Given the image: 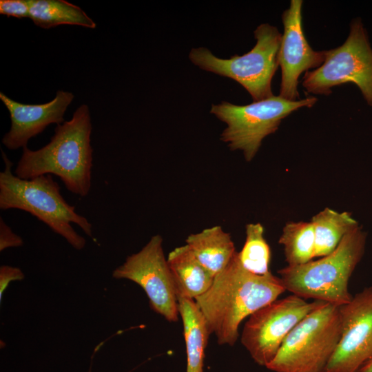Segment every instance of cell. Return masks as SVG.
<instances>
[{
	"instance_id": "cell-12",
	"label": "cell",
	"mask_w": 372,
	"mask_h": 372,
	"mask_svg": "<svg viewBox=\"0 0 372 372\" xmlns=\"http://www.w3.org/2000/svg\"><path fill=\"white\" fill-rule=\"evenodd\" d=\"M302 0H291L282 14V34L278 60L282 78L280 96L289 101L299 100L298 79L301 74L320 67L325 51H315L305 38L302 27Z\"/></svg>"
},
{
	"instance_id": "cell-16",
	"label": "cell",
	"mask_w": 372,
	"mask_h": 372,
	"mask_svg": "<svg viewBox=\"0 0 372 372\" xmlns=\"http://www.w3.org/2000/svg\"><path fill=\"white\" fill-rule=\"evenodd\" d=\"M176 296L186 346V372H203L205 350L211 333L195 300L180 293Z\"/></svg>"
},
{
	"instance_id": "cell-2",
	"label": "cell",
	"mask_w": 372,
	"mask_h": 372,
	"mask_svg": "<svg viewBox=\"0 0 372 372\" xmlns=\"http://www.w3.org/2000/svg\"><path fill=\"white\" fill-rule=\"evenodd\" d=\"M92 130L89 107L83 104L70 121L56 125L47 145L37 150L23 148L14 174L25 180L53 174L70 192L87 196L92 184Z\"/></svg>"
},
{
	"instance_id": "cell-25",
	"label": "cell",
	"mask_w": 372,
	"mask_h": 372,
	"mask_svg": "<svg viewBox=\"0 0 372 372\" xmlns=\"http://www.w3.org/2000/svg\"><path fill=\"white\" fill-rule=\"evenodd\" d=\"M88 372H92V369H90V370L88 371Z\"/></svg>"
},
{
	"instance_id": "cell-21",
	"label": "cell",
	"mask_w": 372,
	"mask_h": 372,
	"mask_svg": "<svg viewBox=\"0 0 372 372\" xmlns=\"http://www.w3.org/2000/svg\"><path fill=\"white\" fill-rule=\"evenodd\" d=\"M0 14L16 18H30L29 0H1Z\"/></svg>"
},
{
	"instance_id": "cell-13",
	"label": "cell",
	"mask_w": 372,
	"mask_h": 372,
	"mask_svg": "<svg viewBox=\"0 0 372 372\" xmlns=\"http://www.w3.org/2000/svg\"><path fill=\"white\" fill-rule=\"evenodd\" d=\"M72 92L59 90L50 102L43 104H24L0 92V99L8 109L11 127L3 136L2 143L9 149L27 146L28 141L41 133L48 125L64 122V114L74 99Z\"/></svg>"
},
{
	"instance_id": "cell-10",
	"label": "cell",
	"mask_w": 372,
	"mask_h": 372,
	"mask_svg": "<svg viewBox=\"0 0 372 372\" xmlns=\"http://www.w3.org/2000/svg\"><path fill=\"white\" fill-rule=\"evenodd\" d=\"M115 279H126L143 288L151 308L169 322L178 319L175 282L163 248V238L153 236L138 252L129 256L112 271Z\"/></svg>"
},
{
	"instance_id": "cell-9",
	"label": "cell",
	"mask_w": 372,
	"mask_h": 372,
	"mask_svg": "<svg viewBox=\"0 0 372 372\" xmlns=\"http://www.w3.org/2000/svg\"><path fill=\"white\" fill-rule=\"evenodd\" d=\"M324 303L320 300L309 302L294 294L277 299L249 317L242 329L241 343L256 363L266 367L293 328Z\"/></svg>"
},
{
	"instance_id": "cell-22",
	"label": "cell",
	"mask_w": 372,
	"mask_h": 372,
	"mask_svg": "<svg viewBox=\"0 0 372 372\" xmlns=\"http://www.w3.org/2000/svg\"><path fill=\"white\" fill-rule=\"evenodd\" d=\"M24 278L25 274L20 268L6 265H1L0 267V302L10 283L12 281H21Z\"/></svg>"
},
{
	"instance_id": "cell-19",
	"label": "cell",
	"mask_w": 372,
	"mask_h": 372,
	"mask_svg": "<svg viewBox=\"0 0 372 372\" xmlns=\"http://www.w3.org/2000/svg\"><path fill=\"white\" fill-rule=\"evenodd\" d=\"M287 266L307 263L315 258V233L311 222L287 223L279 239Z\"/></svg>"
},
{
	"instance_id": "cell-1",
	"label": "cell",
	"mask_w": 372,
	"mask_h": 372,
	"mask_svg": "<svg viewBox=\"0 0 372 372\" xmlns=\"http://www.w3.org/2000/svg\"><path fill=\"white\" fill-rule=\"evenodd\" d=\"M285 291L280 278L271 272L257 275L245 269L237 251L208 290L194 300L218 343L233 346L241 322Z\"/></svg>"
},
{
	"instance_id": "cell-24",
	"label": "cell",
	"mask_w": 372,
	"mask_h": 372,
	"mask_svg": "<svg viewBox=\"0 0 372 372\" xmlns=\"http://www.w3.org/2000/svg\"><path fill=\"white\" fill-rule=\"evenodd\" d=\"M358 372H372V360L366 363Z\"/></svg>"
},
{
	"instance_id": "cell-11",
	"label": "cell",
	"mask_w": 372,
	"mask_h": 372,
	"mask_svg": "<svg viewBox=\"0 0 372 372\" xmlns=\"http://www.w3.org/2000/svg\"><path fill=\"white\" fill-rule=\"evenodd\" d=\"M342 331L324 372H358L372 360V287L340 306Z\"/></svg>"
},
{
	"instance_id": "cell-23",
	"label": "cell",
	"mask_w": 372,
	"mask_h": 372,
	"mask_svg": "<svg viewBox=\"0 0 372 372\" xmlns=\"http://www.w3.org/2000/svg\"><path fill=\"white\" fill-rule=\"evenodd\" d=\"M23 245L22 238L13 232L12 229L0 218V251L10 247H19Z\"/></svg>"
},
{
	"instance_id": "cell-3",
	"label": "cell",
	"mask_w": 372,
	"mask_h": 372,
	"mask_svg": "<svg viewBox=\"0 0 372 372\" xmlns=\"http://www.w3.org/2000/svg\"><path fill=\"white\" fill-rule=\"evenodd\" d=\"M2 155L5 167L0 172V209L28 212L65 238L73 248L83 249L86 240L74 229L72 223L94 238L92 224L63 198L52 175L21 179L12 173L13 164L3 152Z\"/></svg>"
},
{
	"instance_id": "cell-17",
	"label": "cell",
	"mask_w": 372,
	"mask_h": 372,
	"mask_svg": "<svg viewBox=\"0 0 372 372\" xmlns=\"http://www.w3.org/2000/svg\"><path fill=\"white\" fill-rule=\"evenodd\" d=\"M311 222L315 233V258L332 253L344 236L359 226L350 213L328 207L316 214Z\"/></svg>"
},
{
	"instance_id": "cell-5",
	"label": "cell",
	"mask_w": 372,
	"mask_h": 372,
	"mask_svg": "<svg viewBox=\"0 0 372 372\" xmlns=\"http://www.w3.org/2000/svg\"><path fill=\"white\" fill-rule=\"evenodd\" d=\"M256 43L242 56L220 59L207 48H193L189 60L200 69L230 78L240 83L251 95L254 102L273 96L271 81L279 65L282 34L278 28L262 23L254 32Z\"/></svg>"
},
{
	"instance_id": "cell-8",
	"label": "cell",
	"mask_w": 372,
	"mask_h": 372,
	"mask_svg": "<svg viewBox=\"0 0 372 372\" xmlns=\"http://www.w3.org/2000/svg\"><path fill=\"white\" fill-rule=\"evenodd\" d=\"M353 83L372 106V49L360 19L352 21L344 43L325 50L323 64L305 72L302 85L307 92L329 95L332 87Z\"/></svg>"
},
{
	"instance_id": "cell-7",
	"label": "cell",
	"mask_w": 372,
	"mask_h": 372,
	"mask_svg": "<svg viewBox=\"0 0 372 372\" xmlns=\"http://www.w3.org/2000/svg\"><path fill=\"white\" fill-rule=\"evenodd\" d=\"M317 101V98L310 96L289 101L273 95L246 105L222 101L213 104L210 113L227 124L220 139L227 143L231 150H241L245 160L250 161L262 140L278 130L282 119L300 108L311 107Z\"/></svg>"
},
{
	"instance_id": "cell-6",
	"label": "cell",
	"mask_w": 372,
	"mask_h": 372,
	"mask_svg": "<svg viewBox=\"0 0 372 372\" xmlns=\"http://www.w3.org/2000/svg\"><path fill=\"white\" fill-rule=\"evenodd\" d=\"M341 331L340 306L326 302L293 328L266 367L273 372H324Z\"/></svg>"
},
{
	"instance_id": "cell-4",
	"label": "cell",
	"mask_w": 372,
	"mask_h": 372,
	"mask_svg": "<svg viewBox=\"0 0 372 372\" xmlns=\"http://www.w3.org/2000/svg\"><path fill=\"white\" fill-rule=\"evenodd\" d=\"M366 234L359 226L347 234L329 255L280 270L286 291L304 299L320 300L337 306L351 301L349 281L361 260Z\"/></svg>"
},
{
	"instance_id": "cell-14",
	"label": "cell",
	"mask_w": 372,
	"mask_h": 372,
	"mask_svg": "<svg viewBox=\"0 0 372 372\" xmlns=\"http://www.w3.org/2000/svg\"><path fill=\"white\" fill-rule=\"evenodd\" d=\"M185 242L198 261L214 276L228 265L237 252L231 235L220 225L192 234Z\"/></svg>"
},
{
	"instance_id": "cell-15",
	"label": "cell",
	"mask_w": 372,
	"mask_h": 372,
	"mask_svg": "<svg viewBox=\"0 0 372 372\" xmlns=\"http://www.w3.org/2000/svg\"><path fill=\"white\" fill-rule=\"evenodd\" d=\"M167 258L176 293L194 300L212 285L215 276L198 261L187 245L175 248Z\"/></svg>"
},
{
	"instance_id": "cell-18",
	"label": "cell",
	"mask_w": 372,
	"mask_h": 372,
	"mask_svg": "<svg viewBox=\"0 0 372 372\" xmlns=\"http://www.w3.org/2000/svg\"><path fill=\"white\" fill-rule=\"evenodd\" d=\"M30 18L44 29L76 25L94 29L95 22L79 6L65 0H29Z\"/></svg>"
},
{
	"instance_id": "cell-20",
	"label": "cell",
	"mask_w": 372,
	"mask_h": 372,
	"mask_svg": "<svg viewBox=\"0 0 372 372\" xmlns=\"http://www.w3.org/2000/svg\"><path fill=\"white\" fill-rule=\"evenodd\" d=\"M245 233V244L241 251L238 252L241 265L247 271L257 275L271 273V251L264 236L263 226L259 223L247 224Z\"/></svg>"
}]
</instances>
